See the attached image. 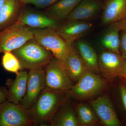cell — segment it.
Instances as JSON below:
<instances>
[{
  "label": "cell",
  "mask_w": 126,
  "mask_h": 126,
  "mask_svg": "<svg viewBox=\"0 0 126 126\" xmlns=\"http://www.w3.org/2000/svg\"><path fill=\"white\" fill-rule=\"evenodd\" d=\"M6 96L5 93L3 90H0V103L6 101Z\"/></svg>",
  "instance_id": "cell-28"
},
{
  "label": "cell",
  "mask_w": 126,
  "mask_h": 126,
  "mask_svg": "<svg viewBox=\"0 0 126 126\" xmlns=\"http://www.w3.org/2000/svg\"><path fill=\"white\" fill-rule=\"evenodd\" d=\"M81 0H59L42 12L52 19L61 23L69 16Z\"/></svg>",
  "instance_id": "cell-16"
},
{
  "label": "cell",
  "mask_w": 126,
  "mask_h": 126,
  "mask_svg": "<svg viewBox=\"0 0 126 126\" xmlns=\"http://www.w3.org/2000/svg\"><path fill=\"white\" fill-rule=\"evenodd\" d=\"M62 63L72 81L76 83L87 70L78 52L73 45L67 57Z\"/></svg>",
  "instance_id": "cell-18"
},
{
  "label": "cell",
  "mask_w": 126,
  "mask_h": 126,
  "mask_svg": "<svg viewBox=\"0 0 126 126\" xmlns=\"http://www.w3.org/2000/svg\"><path fill=\"white\" fill-rule=\"evenodd\" d=\"M2 64L5 70L16 75L22 68L18 59L11 52L4 53L2 58Z\"/></svg>",
  "instance_id": "cell-23"
},
{
  "label": "cell",
  "mask_w": 126,
  "mask_h": 126,
  "mask_svg": "<svg viewBox=\"0 0 126 126\" xmlns=\"http://www.w3.org/2000/svg\"><path fill=\"white\" fill-rule=\"evenodd\" d=\"M109 26L108 28L102 36L101 44L107 50L120 54V31L114 23Z\"/></svg>",
  "instance_id": "cell-21"
},
{
  "label": "cell",
  "mask_w": 126,
  "mask_h": 126,
  "mask_svg": "<svg viewBox=\"0 0 126 126\" xmlns=\"http://www.w3.org/2000/svg\"><path fill=\"white\" fill-rule=\"evenodd\" d=\"M5 0H0V10L4 5Z\"/></svg>",
  "instance_id": "cell-29"
},
{
  "label": "cell",
  "mask_w": 126,
  "mask_h": 126,
  "mask_svg": "<svg viewBox=\"0 0 126 126\" xmlns=\"http://www.w3.org/2000/svg\"><path fill=\"white\" fill-rule=\"evenodd\" d=\"M21 5H32L39 9H45L59 0H19Z\"/></svg>",
  "instance_id": "cell-24"
},
{
  "label": "cell",
  "mask_w": 126,
  "mask_h": 126,
  "mask_svg": "<svg viewBox=\"0 0 126 126\" xmlns=\"http://www.w3.org/2000/svg\"><path fill=\"white\" fill-rule=\"evenodd\" d=\"M93 27V24L88 21H65L60 23L55 30L66 43L72 45L88 33Z\"/></svg>",
  "instance_id": "cell-10"
},
{
  "label": "cell",
  "mask_w": 126,
  "mask_h": 126,
  "mask_svg": "<svg viewBox=\"0 0 126 126\" xmlns=\"http://www.w3.org/2000/svg\"><path fill=\"white\" fill-rule=\"evenodd\" d=\"M21 6L19 0H5L0 10V31L17 22Z\"/></svg>",
  "instance_id": "cell-19"
},
{
  "label": "cell",
  "mask_w": 126,
  "mask_h": 126,
  "mask_svg": "<svg viewBox=\"0 0 126 126\" xmlns=\"http://www.w3.org/2000/svg\"><path fill=\"white\" fill-rule=\"evenodd\" d=\"M18 59L22 67L31 69L44 68L54 57L52 52L34 38L11 52Z\"/></svg>",
  "instance_id": "cell-2"
},
{
  "label": "cell",
  "mask_w": 126,
  "mask_h": 126,
  "mask_svg": "<svg viewBox=\"0 0 126 126\" xmlns=\"http://www.w3.org/2000/svg\"><path fill=\"white\" fill-rule=\"evenodd\" d=\"M125 78H126V76H125Z\"/></svg>",
  "instance_id": "cell-30"
},
{
  "label": "cell",
  "mask_w": 126,
  "mask_h": 126,
  "mask_svg": "<svg viewBox=\"0 0 126 126\" xmlns=\"http://www.w3.org/2000/svg\"><path fill=\"white\" fill-rule=\"evenodd\" d=\"M126 18V0H107L102 10V25H109Z\"/></svg>",
  "instance_id": "cell-14"
},
{
  "label": "cell",
  "mask_w": 126,
  "mask_h": 126,
  "mask_svg": "<svg viewBox=\"0 0 126 126\" xmlns=\"http://www.w3.org/2000/svg\"><path fill=\"white\" fill-rule=\"evenodd\" d=\"M75 110L80 126H95L99 121L92 109L87 104H78Z\"/></svg>",
  "instance_id": "cell-22"
},
{
  "label": "cell",
  "mask_w": 126,
  "mask_h": 126,
  "mask_svg": "<svg viewBox=\"0 0 126 126\" xmlns=\"http://www.w3.org/2000/svg\"><path fill=\"white\" fill-rule=\"evenodd\" d=\"M75 42V47L87 70L96 74L99 73L98 56L92 46L80 39Z\"/></svg>",
  "instance_id": "cell-17"
},
{
  "label": "cell",
  "mask_w": 126,
  "mask_h": 126,
  "mask_svg": "<svg viewBox=\"0 0 126 126\" xmlns=\"http://www.w3.org/2000/svg\"><path fill=\"white\" fill-rule=\"evenodd\" d=\"M114 23L119 31H126V18L120 21Z\"/></svg>",
  "instance_id": "cell-27"
},
{
  "label": "cell",
  "mask_w": 126,
  "mask_h": 126,
  "mask_svg": "<svg viewBox=\"0 0 126 126\" xmlns=\"http://www.w3.org/2000/svg\"><path fill=\"white\" fill-rule=\"evenodd\" d=\"M34 38L62 62L67 58L72 45L66 43L54 29L31 28Z\"/></svg>",
  "instance_id": "cell-3"
},
{
  "label": "cell",
  "mask_w": 126,
  "mask_h": 126,
  "mask_svg": "<svg viewBox=\"0 0 126 126\" xmlns=\"http://www.w3.org/2000/svg\"><path fill=\"white\" fill-rule=\"evenodd\" d=\"M28 74L26 71H20L15 79H7L6 84L8 90H3L7 101L19 104L26 92Z\"/></svg>",
  "instance_id": "cell-15"
},
{
  "label": "cell",
  "mask_w": 126,
  "mask_h": 126,
  "mask_svg": "<svg viewBox=\"0 0 126 126\" xmlns=\"http://www.w3.org/2000/svg\"><path fill=\"white\" fill-rule=\"evenodd\" d=\"M120 50L121 55L126 60V31H120Z\"/></svg>",
  "instance_id": "cell-25"
},
{
  "label": "cell",
  "mask_w": 126,
  "mask_h": 126,
  "mask_svg": "<svg viewBox=\"0 0 126 126\" xmlns=\"http://www.w3.org/2000/svg\"><path fill=\"white\" fill-rule=\"evenodd\" d=\"M34 38L30 28L17 21L0 31V55L12 52Z\"/></svg>",
  "instance_id": "cell-4"
},
{
  "label": "cell",
  "mask_w": 126,
  "mask_h": 126,
  "mask_svg": "<svg viewBox=\"0 0 126 126\" xmlns=\"http://www.w3.org/2000/svg\"><path fill=\"white\" fill-rule=\"evenodd\" d=\"M120 94L124 108L126 110V87L124 86H121L120 88Z\"/></svg>",
  "instance_id": "cell-26"
},
{
  "label": "cell",
  "mask_w": 126,
  "mask_h": 126,
  "mask_svg": "<svg viewBox=\"0 0 126 126\" xmlns=\"http://www.w3.org/2000/svg\"><path fill=\"white\" fill-rule=\"evenodd\" d=\"M67 99L50 121V126H80L76 112Z\"/></svg>",
  "instance_id": "cell-20"
},
{
  "label": "cell",
  "mask_w": 126,
  "mask_h": 126,
  "mask_svg": "<svg viewBox=\"0 0 126 126\" xmlns=\"http://www.w3.org/2000/svg\"><path fill=\"white\" fill-rule=\"evenodd\" d=\"M98 64L100 73L108 81L126 76V60L121 54L104 50L98 56Z\"/></svg>",
  "instance_id": "cell-7"
},
{
  "label": "cell",
  "mask_w": 126,
  "mask_h": 126,
  "mask_svg": "<svg viewBox=\"0 0 126 126\" xmlns=\"http://www.w3.org/2000/svg\"><path fill=\"white\" fill-rule=\"evenodd\" d=\"M106 87V82L96 74L87 70L72 88L65 92L68 97L77 99L90 98Z\"/></svg>",
  "instance_id": "cell-5"
},
{
  "label": "cell",
  "mask_w": 126,
  "mask_h": 126,
  "mask_svg": "<svg viewBox=\"0 0 126 126\" xmlns=\"http://www.w3.org/2000/svg\"><path fill=\"white\" fill-rule=\"evenodd\" d=\"M44 70L46 87L66 92L74 85L62 62L55 57Z\"/></svg>",
  "instance_id": "cell-6"
},
{
  "label": "cell",
  "mask_w": 126,
  "mask_h": 126,
  "mask_svg": "<svg viewBox=\"0 0 126 126\" xmlns=\"http://www.w3.org/2000/svg\"><path fill=\"white\" fill-rule=\"evenodd\" d=\"M68 97L65 92L46 87L39 94L27 113L34 126H45L50 122Z\"/></svg>",
  "instance_id": "cell-1"
},
{
  "label": "cell",
  "mask_w": 126,
  "mask_h": 126,
  "mask_svg": "<svg viewBox=\"0 0 126 126\" xmlns=\"http://www.w3.org/2000/svg\"><path fill=\"white\" fill-rule=\"evenodd\" d=\"M103 0H81L65 21H84L93 19L102 10Z\"/></svg>",
  "instance_id": "cell-13"
},
{
  "label": "cell",
  "mask_w": 126,
  "mask_h": 126,
  "mask_svg": "<svg viewBox=\"0 0 126 126\" xmlns=\"http://www.w3.org/2000/svg\"><path fill=\"white\" fill-rule=\"evenodd\" d=\"M45 87V74L43 68L30 69L28 73L25 94L19 105L25 110H29L33 105L39 94Z\"/></svg>",
  "instance_id": "cell-9"
},
{
  "label": "cell",
  "mask_w": 126,
  "mask_h": 126,
  "mask_svg": "<svg viewBox=\"0 0 126 126\" xmlns=\"http://www.w3.org/2000/svg\"><path fill=\"white\" fill-rule=\"evenodd\" d=\"M18 21L31 28H51L56 29L60 24L47 16L43 12L22 5Z\"/></svg>",
  "instance_id": "cell-12"
},
{
  "label": "cell",
  "mask_w": 126,
  "mask_h": 126,
  "mask_svg": "<svg viewBox=\"0 0 126 126\" xmlns=\"http://www.w3.org/2000/svg\"><path fill=\"white\" fill-rule=\"evenodd\" d=\"M89 103L99 121L104 126H121L112 104L107 96H103L94 100H90Z\"/></svg>",
  "instance_id": "cell-11"
},
{
  "label": "cell",
  "mask_w": 126,
  "mask_h": 126,
  "mask_svg": "<svg viewBox=\"0 0 126 126\" xmlns=\"http://www.w3.org/2000/svg\"><path fill=\"white\" fill-rule=\"evenodd\" d=\"M33 125L27 110L20 105L7 101L0 103V126Z\"/></svg>",
  "instance_id": "cell-8"
}]
</instances>
